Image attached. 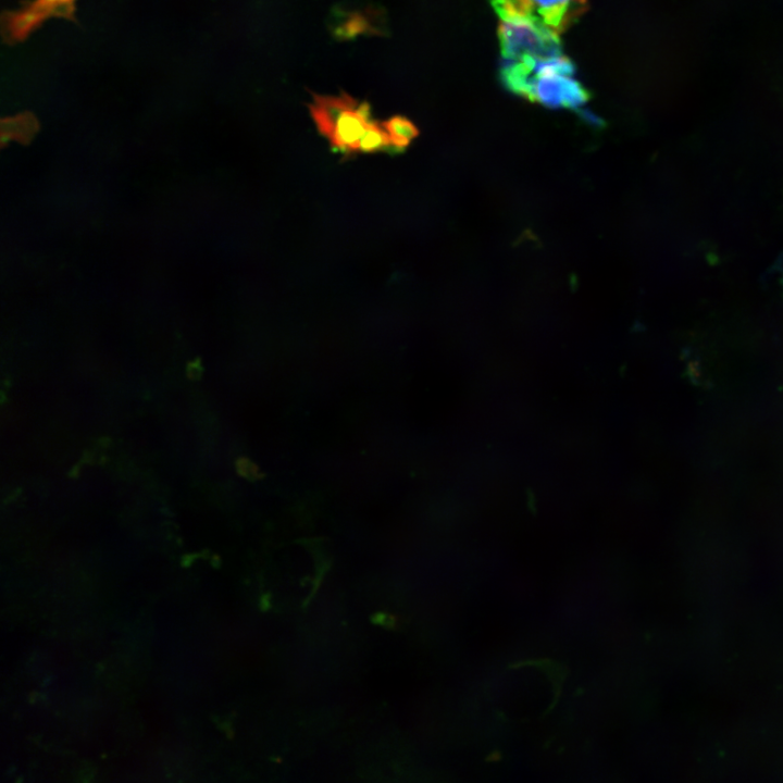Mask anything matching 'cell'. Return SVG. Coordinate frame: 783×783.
Segmentation results:
<instances>
[{
  "label": "cell",
  "instance_id": "cell-5",
  "mask_svg": "<svg viewBox=\"0 0 783 783\" xmlns=\"http://www.w3.org/2000/svg\"><path fill=\"white\" fill-rule=\"evenodd\" d=\"M389 137L391 150H403L419 136V128L403 115H393L381 122Z\"/></svg>",
  "mask_w": 783,
  "mask_h": 783
},
{
  "label": "cell",
  "instance_id": "cell-2",
  "mask_svg": "<svg viewBox=\"0 0 783 783\" xmlns=\"http://www.w3.org/2000/svg\"><path fill=\"white\" fill-rule=\"evenodd\" d=\"M574 72L573 62L562 53L502 62L499 76L509 91L531 102L550 109H579L591 95L574 78Z\"/></svg>",
  "mask_w": 783,
  "mask_h": 783
},
{
  "label": "cell",
  "instance_id": "cell-4",
  "mask_svg": "<svg viewBox=\"0 0 783 783\" xmlns=\"http://www.w3.org/2000/svg\"><path fill=\"white\" fill-rule=\"evenodd\" d=\"M522 11L530 14L560 35L568 29L586 10V0H512Z\"/></svg>",
  "mask_w": 783,
  "mask_h": 783
},
{
  "label": "cell",
  "instance_id": "cell-1",
  "mask_svg": "<svg viewBox=\"0 0 783 783\" xmlns=\"http://www.w3.org/2000/svg\"><path fill=\"white\" fill-rule=\"evenodd\" d=\"M309 113L331 148L343 154L391 149L388 135L381 122L372 117L371 107L365 101L347 94L314 95Z\"/></svg>",
  "mask_w": 783,
  "mask_h": 783
},
{
  "label": "cell",
  "instance_id": "cell-6",
  "mask_svg": "<svg viewBox=\"0 0 783 783\" xmlns=\"http://www.w3.org/2000/svg\"><path fill=\"white\" fill-rule=\"evenodd\" d=\"M34 127L32 123L25 119H15L3 121L2 123V138L13 137H25L29 132H33Z\"/></svg>",
  "mask_w": 783,
  "mask_h": 783
},
{
  "label": "cell",
  "instance_id": "cell-3",
  "mask_svg": "<svg viewBox=\"0 0 783 783\" xmlns=\"http://www.w3.org/2000/svg\"><path fill=\"white\" fill-rule=\"evenodd\" d=\"M489 1L499 20L498 39L504 62L562 54L559 35L522 11L512 0Z\"/></svg>",
  "mask_w": 783,
  "mask_h": 783
}]
</instances>
